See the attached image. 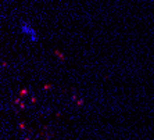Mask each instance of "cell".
<instances>
[{
	"label": "cell",
	"mask_w": 154,
	"mask_h": 140,
	"mask_svg": "<svg viewBox=\"0 0 154 140\" xmlns=\"http://www.w3.org/2000/svg\"><path fill=\"white\" fill-rule=\"evenodd\" d=\"M20 31H21L22 35H25L28 39H31L32 42H38V39H39L38 32L29 22H24V21L20 22Z\"/></svg>",
	"instance_id": "obj_1"
}]
</instances>
